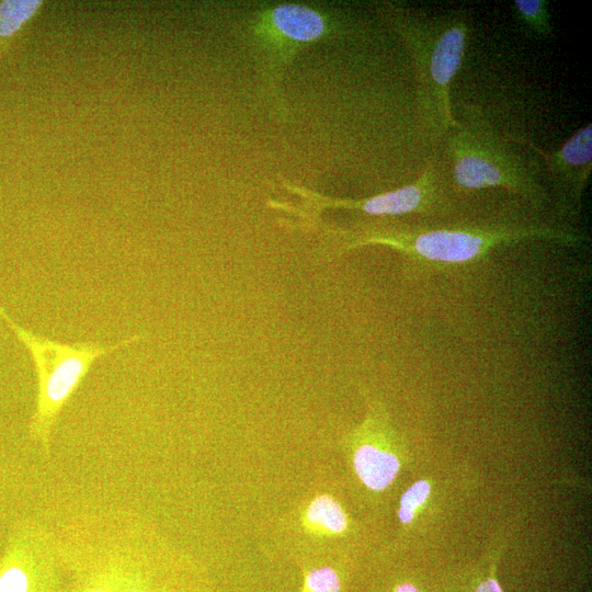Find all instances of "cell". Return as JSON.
Here are the masks:
<instances>
[{"mask_svg": "<svg viewBox=\"0 0 592 592\" xmlns=\"http://www.w3.org/2000/svg\"><path fill=\"white\" fill-rule=\"evenodd\" d=\"M56 539L66 592H202L192 571L127 514L76 520Z\"/></svg>", "mask_w": 592, "mask_h": 592, "instance_id": "obj_1", "label": "cell"}, {"mask_svg": "<svg viewBox=\"0 0 592 592\" xmlns=\"http://www.w3.org/2000/svg\"><path fill=\"white\" fill-rule=\"evenodd\" d=\"M526 239H546L573 246L585 238L538 225H483L458 228H367L348 236L345 249L364 244L390 247L414 260L464 264L483 258L491 249Z\"/></svg>", "mask_w": 592, "mask_h": 592, "instance_id": "obj_2", "label": "cell"}, {"mask_svg": "<svg viewBox=\"0 0 592 592\" xmlns=\"http://www.w3.org/2000/svg\"><path fill=\"white\" fill-rule=\"evenodd\" d=\"M0 317L15 332L34 361L37 396L30 431L49 454L52 430L62 408L76 392L94 361L138 341L140 335L134 334L113 345L91 341L60 343L20 327L1 307Z\"/></svg>", "mask_w": 592, "mask_h": 592, "instance_id": "obj_3", "label": "cell"}, {"mask_svg": "<svg viewBox=\"0 0 592 592\" xmlns=\"http://www.w3.org/2000/svg\"><path fill=\"white\" fill-rule=\"evenodd\" d=\"M455 182L464 189L501 186L535 206H543L546 196L508 148L483 128L459 129L449 141Z\"/></svg>", "mask_w": 592, "mask_h": 592, "instance_id": "obj_4", "label": "cell"}, {"mask_svg": "<svg viewBox=\"0 0 592 592\" xmlns=\"http://www.w3.org/2000/svg\"><path fill=\"white\" fill-rule=\"evenodd\" d=\"M350 445L352 468L361 483L374 492L387 490L403 466L406 447L379 403L369 406Z\"/></svg>", "mask_w": 592, "mask_h": 592, "instance_id": "obj_5", "label": "cell"}, {"mask_svg": "<svg viewBox=\"0 0 592 592\" xmlns=\"http://www.w3.org/2000/svg\"><path fill=\"white\" fill-rule=\"evenodd\" d=\"M0 592H66L56 537L35 530L30 544L12 549L0 566Z\"/></svg>", "mask_w": 592, "mask_h": 592, "instance_id": "obj_6", "label": "cell"}, {"mask_svg": "<svg viewBox=\"0 0 592 592\" xmlns=\"http://www.w3.org/2000/svg\"><path fill=\"white\" fill-rule=\"evenodd\" d=\"M432 39L421 43L419 50L422 79L439 107L443 122L456 126L449 107V86L458 71L466 43L465 24H445L443 31L431 35Z\"/></svg>", "mask_w": 592, "mask_h": 592, "instance_id": "obj_7", "label": "cell"}, {"mask_svg": "<svg viewBox=\"0 0 592 592\" xmlns=\"http://www.w3.org/2000/svg\"><path fill=\"white\" fill-rule=\"evenodd\" d=\"M539 152L559 198L578 204L592 168L591 124L578 130L558 151L551 155Z\"/></svg>", "mask_w": 592, "mask_h": 592, "instance_id": "obj_8", "label": "cell"}, {"mask_svg": "<svg viewBox=\"0 0 592 592\" xmlns=\"http://www.w3.org/2000/svg\"><path fill=\"white\" fill-rule=\"evenodd\" d=\"M362 210L373 216H396L430 212L434 204L432 174H424L417 182L361 201H340L327 205Z\"/></svg>", "mask_w": 592, "mask_h": 592, "instance_id": "obj_9", "label": "cell"}, {"mask_svg": "<svg viewBox=\"0 0 592 592\" xmlns=\"http://www.w3.org/2000/svg\"><path fill=\"white\" fill-rule=\"evenodd\" d=\"M502 548H491L479 560L445 580V592H503L498 579Z\"/></svg>", "mask_w": 592, "mask_h": 592, "instance_id": "obj_10", "label": "cell"}, {"mask_svg": "<svg viewBox=\"0 0 592 592\" xmlns=\"http://www.w3.org/2000/svg\"><path fill=\"white\" fill-rule=\"evenodd\" d=\"M273 26L285 37L297 42L319 38L326 29L322 16L300 4H280L271 12Z\"/></svg>", "mask_w": 592, "mask_h": 592, "instance_id": "obj_11", "label": "cell"}, {"mask_svg": "<svg viewBox=\"0 0 592 592\" xmlns=\"http://www.w3.org/2000/svg\"><path fill=\"white\" fill-rule=\"evenodd\" d=\"M305 525L315 533L342 535L349 530V519L337 499L329 494H319L306 508Z\"/></svg>", "mask_w": 592, "mask_h": 592, "instance_id": "obj_12", "label": "cell"}, {"mask_svg": "<svg viewBox=\"0 0 592 592\" xmlns=\"http://www.w3.org/2000/svg\"><path fill=\"white\" fill-rule=\"evenodd\" d=\"M432 496L433 483L430 479L421 478L412 482L399 499V523L405 527L412 525L430 505Z\"/></svg>", "mask_w": 592, "mask_h": 592, "instance_id": "obj_13", "label": "cell"}, {"mask_svg": "<svg viewBox=\"0 0 592 592\" xmlns=\"http://www.w3.org/2000/svg\"><path fill=\"white\" fill-rule=\"evenodd\" d=\"M38 0H7L0 3V35L15 33L39 8Z\"/></svg>", "mask_w": 592, "mask_h": 592, "instance_id": "obj_14", "label": "cell"}, {"mask_svg": "<svg viewBox=\"0 0 592 592\" xmlns=\"http://www.w3.org/2000/svg\"><path fill=\"white\" fill-rule=\"evenodd\" d=\"M514 9L517 18L531 31L539 35L551 32L546 2L543 0H515Z\"/></svg>", "mask_w": 592, "mask_h": 592, "instance_id": "obj_15", "label": "cell"}, {"mask_svg": "<svg viewBox=\"0 0 592 592\" xmlns=\"http://www.w3.org/2000/svg\"><path fill=\"white\" fill-rule=\"evenodd\" d=\"M342 578L332 567L322 566L306 573L301 592H342Z\"/></svg>", "mask_w": 592, "mask_h": 592, "instance_id": "obj_16", "label": "cell"}, {"mask_svg": "<svg viewBox=\"0 0 592 592\" xmlns=\"http://www.w3.org/2000/svg\"><path fill=\"white\" fill-rule=\"evenodd\" d=\"M390 592H424L414 581L402 580L396 583Z\"/></svg>", "mask_w": 592, "mask_h": 592, "instance_id": "obj_17", "label": "cell"}]
</instances>
